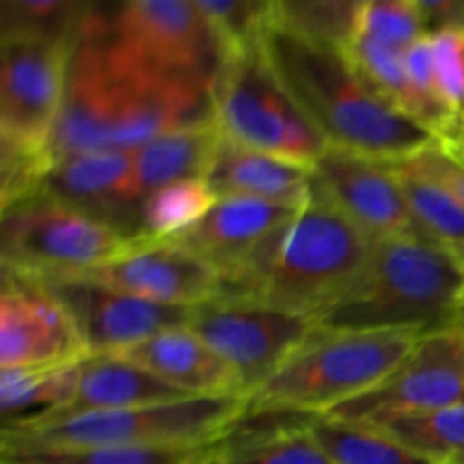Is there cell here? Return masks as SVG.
Instances as JSON below:
<instances>
[{
	"label": "cell",
	"instance_id": "obj_1",
	"mask_svg": "<svg viewBox=\"0 0 464 464\" xmlns=\"http://www.w3.org/2000/svg\"><path fill=\"white\" fill-rule=\"evenodd\" d=\"M86 16L72 45L62 109L50 139L53 166L80 154L131 152L168 131L216 121L213 84L163 80L118 66Z\"/></svg>",
	"mask_w": 464,
	"mask_h": 464
},
{
	"label": "cell",
	"instance_id": "obj_2",
	"mask_svg": "<svg viewBox=\"0 0 464 464\" xmlns=\"http://www.w3.org/2000/svg\"><path fill=\"white\" fill-rule=\"evenodd\" d=\"M263 48L326 148L403 163L438 145L430 131L374 95L343 50L284 25L276 14L263 34Z\"/></svg>",
	"mask_w": 464,
	"mask_h": 464
},
{
	"label": "cell",
	"instance_id": "obj_3",
	"mask_svg": "<svg viewBox=\"0 0 464 464\" xmlns=\"http://www.w3.org/2000/svg\"><path fill=\"white\" fill-rule=\"evenodd\" d=\"M464 261L417 236L376 240L353 284L317 317L324 331H426L456 322Z\"/></svg>",
	"mask_w": 464,
	"mask_h": 464
},
{
	"label": "cell",
	"instance_id": "obj_4",
	"mask_svg": "<svg viewBox=\"0 0 464 464\" xmlns=\"http://www.w3.org/2000/svg\"><path fill=\"white\" fill-rule=\"evenodd\" d=\"M420 335V331L315 329L302 349L249 394L247 411L326 415L383 383Z\"/></svg>",
	"mask_w": 464,
	"mask_h": 464
},
{
	"label": "cell",
	"instance_id": "obj_5",
	"mask_svg": "<svg viewBox=\"0 0 464 464\" xmlns=\"http://www.w3.org/2000/svg\"><path fill=\"white\" fill-rule=\"evenodd\" d=\"M374 243L322 193L313 177L311 195L247 297L317 320L361 275Z\"/></svg>",
	"mask_w": 464,
	"mask_h": 464
},
{
	"label": "cell",
	"instance_id": "obj_6",
	"mask_svg": "<svg viewBox=\"0 0 464 464\" xmlns=\"http://www.w3.org/2000/svg\"><path fill=\"white\" fill-rule=\"evenodd\" d=\"M247 408L245 397H188L122 411L86 412L53 424L3 430V456L91 449L213 444Z\"/></svg>",
	"mask_w": 464,
	"mask_h": 464
},
{
	"label": "cell",
	"instance_id": "obj_7",
	"mask_svg": "<svg viewBox=\"0 0 464 464\" xmlns=\"http://www.w3.org/2000/svg\"><path fill=\"white\" fill-rule=\"evenodd\" d=\"M89 25L111 62L163 80L213 84L222 50L198 0H131L91 5Z\"/></svg>",
	"mask_w": 464,
	"mask_h": 464
},
{
	"label": "cell",
	"instance_id": "obj_8",
	"mask_svg": "<svg viewBox=\"0 0 464 464\" xmlns=\"http://www.w3.org/2000/svg\"><path fill=\"white\" fill-rule=\"evenodd\" d=\"M211 98L216 125L234 143L308 168L324 154L326 143L281 84L263 39L222 59Z\"/></svg>",
	"mask_w": 464,
	"mask_h": 464
},
{
	"label": "cell",
	"instance_id": "obj_9",
	"mask_svg": "<svg viewBox=\"0 0 464 464\" xmlns=\"http://www.w3.org/2000/svg\"><path fill=\"white\" fill-rule=\"evenodd\" d=\"M130 243L113 227L44 193L3 208V272L21 279L82 276L125 252Z\"/></svg>",
	"mask_w": 464,
	"mask_h": 464
},
{
	"label": "cell",
	"instance_id": "obj_10",
	"mask_svg": "<svg viewBox=\"0 0 464 464\" xmlns=\"http://www.w3.org/2000/svg\"><path fill=\"white\" fill-rule=\"evenodd\" d=\"M186 326L234 370L245 399L302 349L317 329L313 317L231 293L190 308Z\"/></svg>",
	"mask_w": 464,
	"mask_h": 464
},
{
	"label": "cell",
	"instance_id": "obj_11",
	"mask_svg": "<svg viewBox=\"0 0 464 464\" xmlns=\"http://www.w3.org/2000/svg\"><path fill=\"white\" fill-rule=\"evenodd\" d=\"M75 41L0 36V152L53 166L50 139Z\"/></svg>",
	"mask_w": 464,
	"mask_h": 464
},
{
	"label": "cell",
	"instance_id": "obj_12",
	"mask_svg": "<svg viewBox=\"0 0 464 464\" xmlns=\"http://www.w3.org/2000/svg\"><path fill=\"white\" fill-rule=\"evenodd\" d=\"M299 208L220 198L202 220L170 240L188 247L218 272L222 293L252 295Z\"/></svg>",
	"mask_w": 464,
	"mask_h": 464
},
{
	"label": "cell",
	"instance_id": "obj_13",
	"mask_svg": "<svg viewBox=\"0 0 464 464\" xmlns=\"http://www.w3.org/2000/svg\"><path fill=\"white\" fill-rule=\"evenodd\" d=\"M464 394V331L458 326L426 331L401 365L370 392L340 403L326 417L372 421L403 412L456 406Z\"/></svg>",
	"mask_w": 464,
	"mask_h": 464
},
{
	"label": "cell",
	"instance_id": "obj_14",
	"mask_svg": "<svg viewBox=\"0 0 464 464\" xmlns=\"http://www.w3.org/2000/svg\"><path fill=\"white\" fill-rule=\"evenodd\" d=\"M71 317L89 356L121 353L143 340L188 324L190 308L140 299L86 276L34 281Z\"/></svg>",
	"mask_w": 464,
	"mask_h": 464
},
{
	"label": "cell",
	"instance_id": "obj_15",
	"mask_svg": "<svg viewBox=\"0 0 464 464\" xmlns=\"http://www.w3.org/2000/svg\"><path fill=\"white\" fill-rule=\"evenodd\" d=\"M89 356L62 306L30 279L3 272L0 297V367L48 370Z\"/></svg>",
	"mask_w": 464,
	"mask_h": 464
},
{
	"label": "cell",
	"instance_id": "obj_16",
	"mask_svg": "<svg viewBox=\"0 0 464 464\" xmlns=\"http://www.w3.org/2000/svg\"><path fill=\"white\" fill-rule=\"evenodd\" d=\"M82 276L166 306L193 308L222 295L218 272L175 240H131L125 252Z\"/></svg>",
	"mask_w": 464,
	"mask_h": 464
},
{
	"label": "cell",
	"instance_id": "obj_17",
	"mask_svg": "<svg viewBox=\"0 0 464 464\" xmlns=\"http://www.w3.org/2000/svg\"><path fill=\"white\" fill-rule=\"evenodd\" d=\"M322 193L372 240L412 234V218L397 170L390 163L326 148L313 166Z\"/></svg>",
	"mask_w": 464,
	"mask_h": 464
},
{
	"label": "cell",
	"instance_id": "obj_18",
	"mask_svg": "<svg viewBox=\"0 0 464 464\" xmlns=\"http://www.w3.org/2000/svg\"><path fill=\"white\" fill-rule=\"evenodd\" d=\"M39 193L104 222L125 238H139L140 195L134 152H93L54 163Z\"/></svg>",
	"mask_w": 464,
	"mask_h": 464
},
{
	"label": "cell",
	"instance_id": "obj_19",
	"mask_svg": "<svg viewBox=\"0 0 464 464\" xmlns=\"http://www.w3.org/2000/svg\"><path fill=\"white\" fill-rule=\"evenodd\" d=\"M204 181L218 199L247 198L304 207L313 188V168L245 148L220 134Z\"/></svg>",
	"mask_w": 464,
	"mask_h": 464
},
{
	"label": "cell",
	"instance_id": "obj_20",
	"mask_svg": "<svg viewBox=\"0 0 464 464\" xmlns=\"http://www.w3.org/2000/svg\"><path fill=\"white\" fill-rule=\"evenodd\" d=\"M190 397H245L238 376L188 326L170 329L116 353Z\"/></svg>",
	"mask_w": 464,
	"mask_h": 464
},
{
	"label": "cell",
	"instance_id": "obj_21",
	"mask_svg": "<svg viewBox=\"0 0 464 464\" xmlns=\"http://www.w3.org/2000/svg\"><path fill=\"white\" fill-rule=\"evenodd\" d=\"M188 397L190 394H186L184 390L166 383L136 362L125 361L116 353H95L80 362V381L71 401L57 415L41 424L71 420L86 412L122 411V408L152 406V403L179 401Z\"/></svg>",
	"mask_w": 464,
	"mask_h": 464
},
{
	"label": "cell",
	"instance_id": "obj_22",
	"mask_svg": "<svg viewBox=\"0 0 464 464\" xmlns=\"http://www.w3.org/2000/svg\"><path fill=\"white\" fill-rule=\"evenodd\" d=\"M220 140V127L216 121L181 127L168 131L134 152L136 184L140 195L163 188L168 184L186 179H204L213 152Z\"/></svg>",
	"mask_w": 464,
	"mask_h": 464
},
{
	"label": "cell",
	"instance_id": "obj_23",
	"mask_svg": "<svg viewBox=\"0 0 464 464\" xmlns=\"http://www.w3.org/2000/svg\"><path fill=\"white\" fill-rule=\"evenodd\" d=\"M80 381V362L48 370H3L0 411L3 430L27 429L57 415L72 399Z\"/></svg>",
	"mask_w": 464,
	"mask_h": 464
},
{
	"label": "cell",
	"instance_id": "obj_24",
	"mask_svg": "<svg viewBox=\"0 0 464 464\" xmlns=\"http://www.w3.org/2000/svg\"><path fill=\"white\" fill-rule=\"evenodd\" d=\"M397 170L412 218V234L456 254L464 261V204L447 186L408 163H390Z\"/></svg>",
	"mask_w": 464,
	"mask_h": 464
},
{
	"label": "cell",
	"instance_id": "obj_25",
	"mask_svg": "<svg viewBox=\"0 0 464 464\" xmlns=\"http://www.w3.org/2000/svg\"><path fill=\"white\" fill-rule=\"evenodd\" d=\"M370 424L401 444L417 458L429 464H447L464 449V406L438 408V411L403 412V415L381 417Z\"/></svg>",
	"mask_w": 464,
	"mask_h": 464
},
{
	"label": "cell",
	"instance_id": "obj_26",
	"mask_svg": "<svg viewBox=\"0 0 464 464\" xmlns=\"http://www.w3.org/2000/svg\"><path fill=\"white\" fill-rule=\"evenodd\" d=\"M315 417L270 433H225L204 464H334L308 433Z\"/></svg>",
	"mask_w": 464,
	"mask_h": 464
},
{
	"label": "cell",
	"instance_id": "obj_27",
	"mask_svg": "<svg viewBox=\"0 0 464 464\" xmlns=\"http://www.w3.org/2000/svg\"><path fill=\"white\" fill-rule=\"evenodd\" d=\"M308 433L334 464H429L370 424L317 415Z\"/></svg>",
	"mask_w": 464,
	"mask_h": 464
},
{
	"label": "cell",
	"instance_id": "obj_28",
	"mask_svg": "<svg viewBox=\"0 0 464 464\" xmlns=\"http://www.w3.org/2000/svg\"><path fill=\"white\" fill-rule=\"evenodd\" d=\"M216 193L204 179H186L152 190L140 202V227L136 240H170L202 220Z\"/></svg>",
	"mask_w": 464,
	"mask_h": 464
},
{
	"label": "cell",
	"instance_id": "obj_29",
	"mask_svg": "<svg viewBox=\"0 0 464 464\" xmlns=\"http://www.w3.org/2000/svg\"><path fill=\"white\" fill-rule=\"evenodd\" d=\"M89 3L75 0H3L0 36H36V39L75 41Z\"/></svg>",
	"mask_w": 464,
	"mask_h": 464
},
{
	"label": "cell",
	"instance_id": "obj_30",
	"mask_svg": "<svg viewBox=\"0 0 464 464\" xmlns=\"http://www.w3.org/2000/svg\"><path fill=\"white\" fill-rule=\"evenodd\" d=\"M361 0H275V14L284 25L347 50L358 30Z\"/></svg>",
	"mask_w": 464,
	"mask_h": 464
},
{
	"label": "cell",
	"instance_id": "obj_31",
	"mask_svg": "<svg viewBox=\"0 0 464 464\" xmlns=\"http://www.w3.org/2000/svg\"><path fill=\"white\" fill-rule=\"evenodd\" d=\"M222 50V59L258 44L275 16V0H198Z\"/></svg>",
	"mask_w": 464,
	"mask_h": 464
},
{
	"label": "cell",
	"instance_id": "obj_32",
	"mask_svg": "<svg viewBox=\"0 0 464 464\" xmlns=\"http://www.w3.org/2000/svg\"><path fill=\"white\" fill-rule=\"evenodd\" d=\"M213 444H199V447H130L91 449V451L66 453H25V456H3V464H199L211 456Z\"/></svg>",
	"mask_w": 464,
	"mask_h": 464
},
{
	"label": "cell",
	"instance_id": "obj_33",
	"mask_svg": "<svg viewBox=\"0 0 464 464\" xmlns=\"http://www.w3.org/2000/svg\"><path fill=\"white\" fill-rule=\"evenodd\" d=\"M356 34L406 53L429 34L420 0H361Z\"/></svg>",
	"mask_w": 464,
	"mask_h": 464
},
{
	"label": "cell",
	"instance_id": "obj_34",
	"mask_svg": "<svg viewBox=\"0 0 464 464\" xmlns=\"http://www.w3.org/2000/svg\"><path fill=\"white\" fill-rule=\"evenodd\" d=\"M430 41L444 98L453 109L464 111V27L433 32Z\"/></svg>",
	"mask_w": 464,
	"mask_h": 464
},
{
	"label": "cell",
	"instance_id": "obj_35",
	"mask_svg": "<svg viewBox=\"0 0 464 464\" xmlns=\"http://www.w3.org/2000/svg\"><path fill=\"white\" fill-rule=\"evenodd\" d=\"M403 163H408V166H412L415 170L429 175L430 179L447 186V188L464 204V166L453 161V159L440 148V143Z\"/></svg>",
	"mask_w": 464,
	"mask_h": 464
},
{
	"label": "cell",
	"instance_id": "obj_36",
	"mask_svg": "<svg viewBox=\"0 0 464 464\" xmlns=\"http://www.w3.org/2000/svg\"><path fill=\"white\" fill-rule=\"evenodd\" d=\"M429 34L449 27H464V0H420Z\"/></svg>",
	"mask_w": 464,
	"mask_h": 464
},
{
	"label": "cell",
	"instance_id": "obj_37",
	"mask_svg": "<svg viewBox=\"0 0 464 464\" xmlns=\"http://www.w3.org/2000/svg\"><path fill=\"white\" fill-rule=\"evenodd\" d=\"M440 148H442L444 152L453 159V161H458L460 166H464V113L458 118V122L453 125V130L449 131L442 140H440Z\"/></svg>",
	"mask_w": 464,
	"mask_h": 464
},
{
	"label": "cell",
	"instance_id": "obj_38",
	"mask_svg": "<svg viewBox=\"0 0 464 464\" xmlns=\"http://www.w3.org/2000/svg\"><path fill=\"white\" fill-rule=\"evenodd\" d=\"M447 464H464V449H462V451H458L456 456H453Z\"/></svg>",
	"mask_w": 464,
	"mask_h": 464
},
{
	"label": "cell",
	"instance_id": "obj_39",
	"mask_svg": "<svg viewBox=\"0 0 464 464\" xmlns=\"http://www.w3.org/2000/svg\"><path fill=\"white\" fill-rule=\"evenodd\" d=\"M460 403H462V406H464V394H462V399H460Z\"/></svg>",
	"mask_w": 464,
	"mask_h": 464
},
{
	"label": "cell",
	"instance_id": "obj_40",
	"mask_svg": "<svg viewBox=\"0 0 464 464\" xmlns=\"http://www.w3.org/2000/svg\"><path fill=\"white\" fill-rule=\"evenodd\" d=\"M208 458H211V456H208ZM208 458H207V460H208ZM207 460H202V462H199V464H204V462H207Z\"/></svg>",
	"mask_w": 464,
	"mask_h": 464
}]
</instances>
